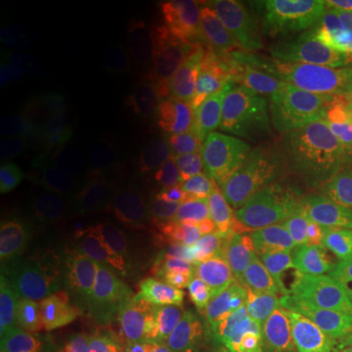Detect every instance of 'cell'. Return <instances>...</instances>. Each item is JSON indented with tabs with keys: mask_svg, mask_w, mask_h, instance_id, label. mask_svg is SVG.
<instances>
[{
	"mask_svg": "<svg viewBox=\"0 0 352 352\" xmlns=\"http://www.w3.org/2000/svg\"><path fill=\"white\" fill-rule=\"evenodd\" d=\"M114 347L107 327L83 318L65 321L54 334L56 352H113Z\"/></svg>",
	"mask_w": 352,
	"mask_h": 352,
	"instance_id": "obj_21",
	"label": "cell"
},
{
	"mask_svg": "<svg viewBox=\"0 0 352 352\" xmlns=\"http://www.w3.org/2000/svg\"><path fill=\"white\" fill-rule=\"evenodd\" d=\"M296 352H349L347 331L308 329Z\"/></svg>",
	"mask_w": 352,
	"mask_h": 352,
	"instance_id": "obj_30",
	"label": "cell"
},
{
	"mask_svg": "<svg viewBox=\"0 0 352 352\" xmlns=\"http://www.w3.org/2000/svg\"><path fill=\"white\" fill-rule=\"evenodd\" d=\"M298 344V338L277 336L258 324L246 341V349L248 352H296Z\"/></svg>",
	"mask_w": 352,
	"mask_h": 352,
	"instance_id": "obj_32",
	"label": "cell"
},
{
	"mask_svg": "<svg viewBox=\"0 0 352 352\" xmlns=\"http://www.w3.org/2000/svg\"><path fill=\"white\" fill-rule=\"evenodd\" d=\"M2 69L25 82H50L60 74V57L54 47L38 41H19L2 47Z\"/></svg>",
	"mask_w": 352,
	"mask_h": 352,
	"instance_id": "obj_14",
	"label": "cell"
},
{
	"mask_svg": "<svg viewBox=\"0 0 352 352\" xmlns=\"http://www.w3.org/2000/svg\"><path fill=\"white\" fill-rule=\"evenodd\" d=\"M336 74L352 85V12L342 3L334 16Z\"/></svg>",
	"mask_w": 352,
	"mask_h": 352,
	"instance_id": "obj_28",
	"label": "cell"
},
{
	"mask_svg": "<svg viewBox=\"0 0 352 352\" xmlns=\"http://www.w3.org/2000/svg\"><path fill=\"white\" fill-rule=\"evenodd\" d=\"M259 324H261L263 328H266L267 331L277 334V336L298 338V340L307 336L308 329H310V323L305 320L302 310H294L279 315H270Z\"/></svg>",
	"mask_w": 352,
	"mask_h": 352,
	"instance_id": "obj_31",
	"label": "cell"
},
{
	"mask_svg": "<svg viewBox=\"0 0 352 352\" xmlns=\"http://www.w3.org/2000/svg\"><path fill=\"white\" fill-rule=\"evenodd\" d=\"M342 85L344 80L338 74H324L318 90L308 100L280 138V162L318 173L327 151L329 126L341 98Z\"/></svg>",
	"mask_w": 352,
	"mask_h": 352,
	"instance_id": "obj_3",
	"label": "cell"
},
{
	"mask_svg": "<svg viewBox=\"0 0 352 352\" xmlns=\"http://www.w3.org/2000/svg\"><path fill=\"white\" fill-rule=\"evenodd\" d=\"M300 310L311 329L347 331L352 323V298L340 289L321 294Z\"/></svg>",
	"mask_w": 352,
	"mask_h": 352,
	"instance_id": "obj_23",
	"label": "cell"
},
{
	"mask_svg": "<svg viewBox=\"0 0 352 352\" xmlns=\"http://www.w3.org/2000/svg\"><path fill=\"white\" fill-rule=\"evenodd\" d=\"M196 316L173 298H157L140 308L124 327L127 352H173L188 342Z\"/></svg>",
	"mask_w": 352,
	"mask_h": 352,
	"instance_id": "obj_7",
	"label": "cell"
},
{
	"mask_svg": "<svg viewBox=\"0 0 352 352\" xmlns=\"http://www.w3.org/2000/svg\"><path fill=\"white\" fill-rule=\"evenodd\" d=\"M43 127L36 120H33L23 109L3 103L0 108V144L7 145L23 138H30Z\"/></svg>",
	"mask_w": 352,
	"mask_h": 352,
	"instance_id": "obj_29",
	"label": "cell"
},
{
	"mask_svg": "<svg viewBox=\"0 0 352 352\" xmlns=\"http://www.w3.org/2000/svg\"><path fill=\"white\" fill-rule=\"evenodd\" d=\"M122 222L111 183L83 195L69 209L67 232L78 252L113 240Z\"/></svg>",
	"mask_w": 352,
	"mask_h": 352,
	"instance_id": "obj_9",
	"label": "cell"
},
{
	"mask_svg": "<svg viewBox=\"0 0 352 352\" xmlns=\"http://www.w3.org/2000/svg\"><path fill=\"white\" fill-rule=\"evenodd\" d=\"M261 202L276 222L284 226L308 222L318 217L323 208V183L315 171L277 162L264 175Z\"/></svg>",
	"mask_w": 352,
	"mask_h": 352,
	"instance_id": "obj_4",
	"label": "cell"
},
{
	"mask_svg": "<svg viewBox=\"0 0 352 352\" xmlns=\"http://www.w3.org/2000/svg\"><path fill=\"white\" fill-rule=\"evenodd\" d=\"M3 103L23 109L46 129H63L74 121L72 107L67 101L36 85L6 88Z\"/></svg>",
	"mask_w": 352,
	"mask_h": 352,
	"instance_id": "obj_15",
	"label": "cell"
},
{
	"mask_svg": "<svg viewBox=\"0 0 352 352\" xmlns=\"http://www.w3.org/2000/svg\"><path fill=\"white\" fill-rule=\"evenodd\" d=\"M349 160H352V85L344 82L340 103L329 126L324 158L316 173L321 183H328Z\"/></svg>",
	"mask_w": 352,
	"mask_h": 352,
	"instance_id": "obj_17",
	"label": "cell"
},
{
	"mask_svg": "<svg viewBox=\"0 0 352 352\" xmlns=\"http://www.w3.org/2000/svg\"><path fill=\"white\" fill-rule=\"evenodd\" d=\"M109 184V166L100 155H82L60 162L56 165L46 178L43 188L46 192L54 191L59 186L64 192L76 191L77 201L91 189Z\"/></svg>",
	"mask_w": 352,
	"mask_h": 352,
	"instance_id": "obj_16",
	"label": "cell"
},
{
	"mask_svg": "<svg viewBox=\"0 0 352 352\" xmlns=\"http://www.w3.org/2000/svg\"><path fill=\"white\" fill-rule=\"evenodd\" d=\"M320 215L338 235L352 222V160L323 184V208Z\"/></svg>",
	"mask_w": 352,
	"mask_h": 352,
	"instance_id": "obj_24",
	"label": "cell"
},
{
	"mask_svg": "<svg viewBox=\"0 0 352 352\" xmlns=\"http://www.w3.org/2000/svg\"><path fill=\"white\" fill-rule=\"evenodd\" d=\"M344 6H346L347 8H349V10L352 12V2H349V3H344Z\"/></svg>",
	"mask_w": 352,
	"mask_h": 352,
	"instance_id": "obj_35",
	"label": "cell"
},
{
	"mask_svg": "<svg viewBox=\"0 0 352 352\" xmlns=\"http://www.w3.org/2000/svg\"><path fill=\"white\" fill-rule=\"evenodd\" d=\"M258 300L271 311V315L287 314L303 307L300 285L290 270L289 261L259 284Z\"/></svg>",
	"mask_w": 352,
	"mask_h": 352,
	"instance_id": "obj_26",
	"label": "cell"
},
{
	"mask_svg": "<svg viewBox=\"0 0 352 352\" xmlns=\"http://www.w3.org/2000/svg\"><path fill=\"white\" fill-rule=\"evenodd\" d=\"M289 261L279 230L259 228L241 241L232 261L235 287L246 289L261 284L272 272Z\"/></svg>",
	"mask_w": 352,
	"mask_h": 352,
	"instance_id": "obj_12",
	"label": "cell"
},
{
	"mask_svg": "<svg viewBox=\"0 0 352 352\" xmlns=\"http://www.w3.org/2000/svg\"><path fill=\"white\" fill-rule=\"evenodd\" d=\"M212 69L220 103L230 111L248 118L250 124L256 100V70L252 46L239 34L219 32L214 39Z\"/></svg>",
	"mask_w": 352,
	"mask_h": 352,
	"instance_id": "obj_6",
	"label": "cell"
},
{
	"mask_svg": "<svg viewBox=\"0 0 352 352\" xmlns=\"http://www.w3.org/2000/svg\"><path fill=\"white\" fill-rule=\"evenodd\" d=\"M46 243V232L32 228H7L0 236V264L2 267L20 266L41 252Z\"/></svg>",
	"mask_w": 352,
	"mask_h": 352,
	"instance_id": "obj_27",
	"label": "cell"
},
{
	"mask_svg": "<svg viewBox=\"0 0 352 352\" xmlns=\"http://www.w3.org/2000/svg\"><path fill=\"white\" fill-rule=\"evenodd\" d=\"M173 109L189 124L210 121L219 114V95L204 76L189 74L175 87Z\"/></svg>",
	"mask_w": 352,
	"mask_h": 352,
	"instance_id": "obj_19",
	"label": "cell"
},
{
	"mask_svg": "<svg viewBox=\"0 0 352 352\" xmlns=\"http://www.w3.org/2000/svg\"><path fill=\"white\" fill-rule=\"evenodd\" d=\"M64 259L74 270L121 296L131 292L138 284L139 261L134 252L122 241L109 240L85 252L69 254Z\"/></svg>",
	"mask_w": 352,
	"mask_h": 352,
	"instance_id": "obj_10",
	"label": "cell"
},
{
	"mask_svg": "<svg viewBox=\"0 0 352 352\" xmlns=\"http://www.w3.org/2000/svg\"><path fill=\"white\" fill-rule=\"evenodd\" d=\"M256 70L254 114L248 126L261 140L270 165L280 162L279 140L323 82L324 74L292 60L276 41L252 44Z\"/></svg>",
	"mask_w": 352,
	"mask_h": 352,
	"instance_id": "obj_1",
	"label": "cell"
},
{
	"mask_svg": "<svg viewBox=\"0 0 352 352\" xmlns=\"http://www.w3.org/2000/svg\"><path fill=\"white\" fill-rule=\"evenodd\" d=\"M324 0H283L266 6L277 46L303 67L336 74L334 7Z\"/></svg>",
	"mask_w": 352,
	"mask_h": 352,
	"instance_id": "obj_2",
	"label": "cell"
},
{
	"mask_svg": "<svg viewBox=\"0 0 352 352\" xmlns=\"http://www.w3.org/2000/svg\"><path fill=\"white\" fill-rule=\"evenodd\" d=\"M52 298L72 310L78 318L95 321L103 327L127 323L134 316L132 303L124 296L74 270L64 258L52 271Z\"/></svg>",
	"mask_w": 352,
	"mask_h": 352,
	"instance_id": "obj_5",
	"label": "cell"
},
{
	"mask_svg": "<svg viewBox=\"0 0 352 352\" xmlns=\"http://www.w3.org/2000/svg\"><path fill=\"white\" fill-rule=\"evenodd\" d=\"M289 266L300 285L303 305L340 284L336 254H323L302 259H289Z\"/></svg>",
	"mask_w": 352,
	"mask_h": 352,
	"instance_id": "obj_22",
	"label": "cell"
},
{
	"mask_svg": "<svg viewBox=\"0 0 352 352\" xmlns=\"http://www.w3.org/2000/svg\"><path fill=\"white\" fill-rule=\"evenodd\" d=\"M186 344L188 352H248L236 324L217 314L196 318Z\"/></svg>",
	"mask_w": 352,
	"mask_h": 352,
	"instance_id": "obj_20",
	"label": "cell"
},
{
	"mask_svg": "<svg viewBox=\"0 0 352 352\" xmlns=\"http://www.w3.org/2000/svg\"><path fill=\"white\" fill-rule=\"evenodd\" d=\"M0 220L7 228L32 230H67L69 209L41 188L20 189L2 197Z\"/></svg>",
	"mask_w": 352,
	"mask_h": 352,
	"instance_id": "obj_13",
	"label": "cell"
},
{
	"mask_svg": "<svg viewBox=\"0 0 352 352\" xmlns=\"http://www.w3.org/2000/svg\"><path fill=\"white\" fill-rule=\"evenodd\" d=\"M347 342H349V352H352V323L351 327L347 328Z\"/></svg>",
	"mask_w": 352,
	"mask_h": 352,
	"instance_id": "obj_34",
	"label": "cell"
},
{
	"mask_svg": "<svg viewBox=\"0 0 352 352\" xmlns=\"http://www.w3.org/2000/svg\"><path fill=\"white\" fill-rule=\"evenodd\" d=\"M41 296L38 284L23 271L10 270L0 277V320L2 323L23 316Z\"/></svg>",
	"mask_w": 352,
	"mask_h": 352,
	"instance_id": "obj_25",
	"label": "cell"
},
{
	"mask_svg": "<svg viewBox=\"0 0 352 352\" xmlns=\"http://www.w3.org/2000/svg\"><path fill=\"white\" fill-rule=\"evenodd\" d=\"M197 270L196 243L186 232L165 228L147 248V274L155 289L166 290L186 283Z\"/></svg>",
	"mask_w": 352,
	"mask_h": 352,
	"instance_id": "obj_11",
	"label": "cell"
},
{
	"mask_svg": "<svg viewBox=\"0 0 352 352\" xmlns=\"http://www.w3.org/2000/svg\"><path fill=\"white\" fill-rule=\"evenodd\" d=\"M338 274H340L341 290L352 298V222L347 223L340 235L336 250Z\"/></svg>",
	"mask_w": 352,
	"mask_h": 352,
	"instance_id": "obj_33",
	"label": "cell"
},
{
	"mask_svg": "<svg viewBox=\"0 0 352 352\" xmlns=\"http://www.w3.org/2000/svg\"><path fill=\"white\" fill-rule=\"evenodd\" d=\"M289 259H302L323 254H336L340 235L318 215L303 223H290L279 228Z\"/></svg>",
	"mask_w": 352,
	"mask_h": 352,
	"instance_id": "obj_18",
	"label": "cell"
},
{
	"mask_svg": "<svg viewBox=\"0 0 352 352\" xmlns=\"http://www.w3.org/2000/svg\"><path fill=\"white\" fill-rule=\"evenodd\" d=\"M270 168L261 140L250 127H241L220 147L208 171L220 188L235 199L261 196L264 175Z\"/></svg>",
	"mask_w": 352,
	"mask_h": 352,
	"instance_id": "obj_8",
	"label": "cell"
}]
</instances>
